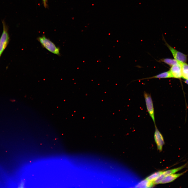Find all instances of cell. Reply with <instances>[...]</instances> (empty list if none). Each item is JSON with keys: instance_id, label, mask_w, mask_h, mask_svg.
<instances>
[{"instance_id": "obj_1", "label": "cell", "mask_w": 188, "mask_h": 188, "mask_svg": "<svg viewBox=\"0 0 188 188\" xmlns=\"http://www.w3.org/2000/svg\"><path fill=\"white\" fill-rule=\"evenodd\" d=\"M37 40L44 48L53 54L60 56L59 48L49 39L43 36L38 37Z\"/></svg>"}, {"instance_id": "obj_2", "label": "cell", "mask_w": 188, "mask_h": 188, "mask_svg": "<svg viewBox=\"0 0 188 188\" xmlns=\"http://www.w3.org/2000/svg\"><path fill=\"white\" fill-rule=\"evenodd\" d=\"M3 27V31L0 38V55L7 46L9 39L8 32V27L4 20L2 21Z\"/></svg>"}, {"instance_id": "obj_3", "label": "cell", "mask_w": 188, "mask_h": 188, "mask_svg": "<svg viewBox=\"0 0 188 188\" xmlns=\"http://www.w3.org/2000/svg\"><path fill=\"white\" fill-rule=\"evenodd\" d=\"M144 96L147 111L155 125H156L153 104L151 95L150 94L144 92Z\"/></svg>"}, {"instance_id": "obj_4", "label": "cell", "mask_w": 188, "mask_h": 188, "mask_svg": "<svg viewBox=\"0 0 188 188\" xmlns=\"http://www.w3.org/2000/svg\"><path fill=\"white\" fill-rule=\"evenodd\" d=\"M164 41L166 45L171 51L174 58L179 62L185 63L187 60V55L177 51L169 45L165 41Z\"/></svg>"}, {"instance_id": "obj_5", "label": "cell", "mask_w": 188, "mask_h": 188, "mask_svg": "<svg viewBox=\"0 0 188 188\" xmlns=\"http://www.w3.org/2000/svg\"><path fill=\"white\" fill-rule=\"evenodd\" d=\"M155 131L154 138L156 144L157 149L160 151L162 150V147L164 144L162 135L158 130L157 127L155 125Z\"/></svg>"}, {"instance_id": "obj_6", "label": "cell", "mask_w": 188, "mask_h": 188, "mask_svg": "<svg viewBox=\"0 0 188 188\" xmlns=\"http://www.w3.org/2000/svg\"><path fill=\"white\" fill-rule=\"evenodd\" d=\"M181 63L180 62L178 63L171 67L169 70L172 75L173 78H182Z\"/></svg>"}, {"instance_id": "obj_7", "label": "cell", "mask_w": 188, "mask_h": 188, "mask_svg": "<svg viewBox=\"0 0 188 188\" xmlns=\"http://www.w3.org/2000/svg\"><path fill=\"white\" fill-rule=\"evenodd\" d=\"M187 171V170L181 173H175L167 175L162 180L160 184H166L172 182L183 175Z\"/></svg>"}, {"instance_id": "obj_8", "label": "cell", "mask_w": 188, "mask_h": 188, "mask_svg": "<svg viewBox=\"0 0 188 188\" xmlns=\"http://www.w3.org/2000/svg\"><path fill=\"white\" fill-rule=\"evenodd\" d=\"M173 78L172 74L169 70L160 73L151 77L143 78L140 80L148 79L155 78Z\"/></svg>"}, {"instance_id": "obj_9", "label": "cell", "mask_w": 188, "mask_h": 188, "mask_svg": "<svg viewBox=\"0 0 188 188\" xmlns=\"http://www.w3.org/2000/svg\"><path fill=\"white\" fill-rule=\"evenodd\" d=\"M188 162L179 167L172 169H169L163 171L162 173L165 176L176 173L185 168L188 164Z\"/></svg>"}, {"instance_id": "obj_10", "label": "cell", "mask_w": 188, "mask_h": 188, "mask_svg": "<svg viewBox=\"0 0 188 188\" xmlns=\"http://www.w3.org/2000/svg\"><path fill=\"white\" fill-rule=\"evenodd\" d=\"M153 181H150L146 179L141 181L136 186V187H151L154 185Z\"/></svg>"}, {"instance_id": "obj_11", "label": "cell", "mask_w": 188, "mask_h": 188, "mask_svg": "<svg viewBox=\"0 0 188 188\" xmlns=\"http://www.w3.org/2000/svg\"><path fill=\"white\" fill-rule=\"evenodd\" d=\"M159 61L164 62L169 65L171 67L172 66L178 63L179 62L174 59L169 58H163L160 59Z\"/></svg>"}, {"instance_id": "obj_12", "label": "cell", "mask_w": 188, "mask_h": 188, "mask_svg": "<svg viewBox=\"0 0 188 188\" xmlns=\"http://www.w3.org/2000/svg\"><path fill=\"white\" fill-rule=\"evenodd\" d=\"M182 78L188 79V64L185 63H181Z\"/></svg>"}, {"instance_id": "obj_13", "label": "cell", "mask_w": 188, "mask_h": 188, "mask_svg": "<svg viewBox=\"0 0 188 188\" xmlns=\"http://www.w3.org/2000/svg\"><path fill=\"white\" fill-rule=\"evenodd\" d=\"M163 172V171H160L155 172L147 177L146 179L150 181H153L161 174Z\"/></svg>"}, {"instance_id": "obj_14", "label": "cell", "mask_w": 188, "mask_h": 188, "mask_svg": "<svg viewBox=\"0 0 188 188\" xmlns=\"http://www.w3.org/2000/svg\"><path fill=\"white\" fill-rule=\"evenodd\" d=\"M43 2L44 5V7H46V0H43Z\"/></svg>"}, {"instance_id": "obj_15", "label": "cell", "mask_w": 188, "mask_h": 188, "mask_svg": "<svg viewBox=\"0 0 188 188\" xmlns=\"http://www.w3.org/2000/svg\"><path fill=\"white\" fill-rule=\"evenodd\" d=\"M185 82L188 85V79H186L185 81Z\"/></svg>"}, {"instance_id": "obj_16", "label": "cell", "mask_w": 188, "mask_h": 188, "mask_svg": "<svg viewBox=\"0 0 188 188\" xmlns=\"http://www.w3.org/2000/svg\"><path fill=\"white\" fill-rule=\"evenodd\" d=\"M1 56V55H0V57Z\"/></svg>"}]
</instances>
